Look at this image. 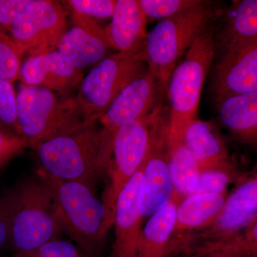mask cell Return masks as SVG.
Instances as JSON below:
<instances>
[{"label":"cell","mask_w":257,"mask_h":257,"mask_svg":"<svg viewBox=\"0 0 257 257\" xmlns=\"http://www.w3.org/2000/svg\"><path fill=\"white\" fill-rule=\"evenodd\" d=\"M35 151L38 172L51 178L94 187L109 173L103 154L102 128L96 122L44 142Z\"/></svg>","instance_id":"cell-1"},{"label":"cell","mask_w":257,"mask_h":257,"mask_svg":"<svg viewBox=\"0 0 257 257\" xmlns=\"http://www.w3.org/2000/svg\"><path fill=\"white\" fill-rule=\"evenodd\" d=\"M45 177L52 190L54 210L62 233L73 240L88 257L97 256L109 228L105 208L96 197L94 187Z\"/></svg>","instance_id":"cell-2"},{"label":"cell","mask_w":257,"mask_h":257,"mask_svg":"<svg viewBox=\"0 0 257 257\" xmlns=\"http://www.w3.org/2000/svg\"><path fill=\"white\" fill-rule=\"evenodd\" d=\"M13 197L11 243L15 257L25 256L57 239L62 231L54 210L47 177L37 172L11 191Z\"/></svg>","instance_id":"cell-3"},{"label":"cell","mask_w":257,"mask_h":257,"mask_svg":"<svg viewBox=\"0 0 257 257\" xmlns=\"http://www.w3.org/2000/svg\"><path fill=\"white\" fill-rule=\"evenodd\" d=\"M214 56V37L205 30L172 72L167 86L171 106L168 147L183 142L187 126L197 118L203 86Z\"/></svg>","instance_id":"cell-4"},{"label":"cell","mask_w":257,"mask_h":257,"mask_svg":"<svg viewBox=\"0 0 257 257\" xmlns=\"http://www.w3.org/2000/svg\"><path fill=\"white\" fill-rule=\"evenodd\" d=\"M22 138L27 147L40 144L88 124L75 96L64 98L45 88L24 85L17 94Z\"/></svg>","instance_id":"cell-5"},{"label":"cell","mask_w":257,"mask_h":257,"mask_svg":"<svg viewBox=\"0 0 257 257\" xmlns=\"http://www.w3.org/2000/svg\"><path fill=\"white\" fill-rule=\"evenodd\" d=\"M214 13L206 5L159 21L147 35L145 60L149 70L166 92L172 72L198 37L206 30Z\"/></svg>","instance_id":"cell-6"},{"label":"cell","mask_w":257,"mask_h":257,"mask_svg":"<svg viewBox=\"0 0 257 257\" xmlns=\"http://www.w3.org/2000/svg\"><path fill=\"white\" fill-rule=\"evenodd\" d=\"M147 68L145 48L106 56L93 67L75 95L86 123L100 119L116 96Z\"/></svg>","instance_id":"cell-7"},{"label":"cell","mask_w":257,"mask_h":257,"mask_svg":"<svg viewBox=\"0 0 257 257\" xmlns=\"http://www.w3.org/2000/svg\"><path fill=\"white\" fill-rule=\"evenodd\" d=\"M152 119V111L123 125L115 135L109 181L101 198L109 229L114 225L119 194L146 160L151 142Z\"/></svg>","instance_id":"cell-8"},{"label":"cell","mask_w":257,"mask_h":257,"mask_svg":"<svg viewBox=\"0 0 257 257\" xmlns=\"http://www.w3.org/2000/svg\"><path fill=\"white\" fill-rule=\"evenodd\" d=\"M67 13L53 0H34L7 30L20 53L37 55L57 50L67 29Z\"/></svg>","instance_id":"cell-9"},{"label":"cell","mask_w":257,"mask_h":257,"mask_svg":"<svg viewBox=\"0 0 257 257\" xmlns=\"http://www.w3.org/2000/svg\"><path fill=\"white\" fill-rule=\"evenodd\" d=\"M161 109L152 114L151 142L139 193V208L143 219L165 208L174 196L169 170V121L164 122Z\"/></svg>","instance_id":"cell-10"},{"label":"cell","mask_w":257,"mask_h":257,"mask_svg":"<svg viewBox=\"0 0 257 257\" xmlns=\"http://www.w3.org/2000/svg\"><path fill=\"white\" fill-rule=\"evenodd\" d=\"M256 220L257 172L240 177L215 220L207 227L184 238L177 245V250L185 253L197 243L229 237Z\"/></svg>","instance_id":"cell-11"},{"label":"cell","mask_w":257,"mask_h":257,"mask_svg":"<svg viewBox=\"0 0 257 257\" xmlns=\"http://www.w3.org/2000/svg\"><path fill=\"white\" fill-rule=\"evenodd\" d=\"M160 94L157 79L147 68L116 96L99 119L102 128L103 154L108 165H111L113 144L119 128L126 123L148 116L158 106L157 100Z\"/></svg>","instance_id":"cell-12"},{"label":"cell","mask_w":257,"mask_h":257,"mask_svg":"<svg viewBox=\"0 0 257 257\" xmlns=\"http://www.w3.org/2000/svg\"><path fill=\"white\" fill-rule=\"evenodd\" d=\"M254 91H257V42L224 47L213 81L216 104L229 96Z\"/></svg>","instance_id":"cell-13"},{"label":"cell","mask_w":257,"mask_h":257,"mask_svg":"<svg viewBox=\"0 0 257 257\" xmlns=\"http://www.w3.org/2000/svg\"><path fill=\"white\" fill-rule=\"evenodd\" d=\"M19 79L24 85L45 88L64 98L74 97L82 82V69L69 64L57 50L29 55Z\"/></svg>","instance_id":"cell-14"},{"label":"cell","mask_w":257,"mask_h":257,"mask_svg":"<svg viewBox=\"0 0 257 257\" xmlns=\"http://www.w3.org/2000/svg\"><path fill=\"white\" fill-rule=\"evenodd\" d=\"M72 26L66 30L57 50L69 64L82 69L99 63L111 48L106 37L105 28L95 20L72 11Z\"/></svg>","instance_id":"cell-15"},{"label":"cell","mask_w":257,"mask_h":257,"mask_svg":"<svg viewBox=\"0 0 257 257\" xmlns=\"http://www.w3.org/2000/svg\"><path fill=\"white\" fill-rule=\"evenodd\" d=\"M145 162L118 197L114 216V241L109 257L138 256L144 219L139 208V193Z\"/></svg>","instance_id":"cell-16"},{"label":"cell","mask_w":257,"mask_h":257,"mask_svg":"<svg viewBox=\"0 0 257 257\" xmlns=\"http://www.w3.org/2000/svg\"><path fill=\"white\" fill-rule=\"evenodd\" d=\"M183 142L195 159L199 172L221 170L238 174L224 141L210 123L197 118L192 120L184 133Z\"/></svg>","instance_id":"cell-17"},{"label":"cell","mask_w":257,"mask_h":257,"mask_svg":"<svg viewBox=\"0 0 257 257\" xmlns=\"http://www.w3.org/2000/svg\"><path fill=\"white\" fill-rule=\"evenodd\" d=\"M227 195V193L194 194L184 198L179 203L168 256L171 250L184 238L207 227L215 220Z\"/></svg>","instance_id":"cell-18"},{"label":"cell","mask_w":257,"mask_h":257,"mask_svg":"<svg viewBox=\"0 0 257 257\" xmlns=\"http://www.w3.org/2000/svg\"><path fill=\"white\" fill-rule=\"evenodd\" d=\"M109 25L105 28L111 48L133 52L145 48L147 17L137 0H116Z\"/></svg>","instance_id":"cell-19"},{"label":"cell","mask_w":257,"mask_h":257,"mask_svg":"<svg viewBox=\"0 0 257 257\" xmlns=\"http://www.w3.org/2000/svg\"><path fill=\"white\" fill-rule=\"evenodd\" d=\"M216 104L221 122L235 138L257 144V91L229 96Z\"/></svg>","instance_id":"cell-20"},{"label":"cell","mask_w":257,"mask_h":257,"mask_svg":"<svg viewBox=\"0 0 257 257\" xmlns=\"http://www.w3.org/2000/svg\"><path fill=\"white\" fill-rule=\"evenodd\" d=\"M179 199L174 194L170 202L149 218L140 238L138 257H167L175 228Z\"/></svg>","instance_id":"cell-21"},{"label":"cell","mask_w":257,"mask_h":257,"mask_svg":"<svg viewBox=\"0 0 257 257\" xmlns=\"http://www.w3.org/2000/svg\"><path fill=\"white\" fill-rule=\"evenodd\" d=\"M185 253L191 257H256L257 220L229 237L197 243Z\"/></svg>","instance_id":"cell-22"},{"label":"cell","mask_w":257,"mask_h":257,"mask_svg":"<svg viewBox=\"0 0 257 257\" xmlns=\"http://www.w3.org/2000/svg\"><path fill=\"white\" fill-rule=\"evenodd\" d=\"M169 170L174 194L179 199L192 195L197 185L199 169L184 142L168 147Z\"/></svg>","instance_id":"cell-23"},{"label":"cell","mask_w":257,"mask_h":257,"mask_svg":"<svg viewBox=\"0 0 257 257\" xmlns=\"http://www.w3.org/2000/svg\"><path fill=\"white\" fill-rule=\"evenodd\" d=\"M224 33V47L257 42V0L237 2Z\"/></svg>","instance_id":"cell-24"},{"label":"cell","mask_w":257,"mask_h":257,"mask_svg":"<svg viewBox=\"0 0 257 257\" xmlns=\"http://www.w3.org/2000/svg\"><path fill=\"white\" fill-rule=\"evenodd\" d=\"M147 18L160 21L172 18L187 10L207 5L200 0H139Z\"/></svg>","instance_id":"cell-25"},{"label":"cell","mask_w":257,"mask_h":257,"mask_svg":"<svg viewBox=\"0 0 257 257\" xmlns=\"http://www.w3.org/2000/svg\"><path fill=\"white\" fill-rule=\"evenodd\" d=\"M22 57L13 39L0 28V79L12 83L19 79Z\"/></svg>","instance_id":"cell-26"},{"label":"cell","mask_w":257,"mask_h":257,"mask_svg":"<svg viewBox=\"0 0 257 257\" xmlns=\"http://www.w3.org/2000/svg\"><path fill=\"white\" fill-rule=\"evenodd\" d=\"M0 126L22 138L19 124L17 94L13 83L0 79Z\"/></svg>","instance_id":"cell-27"},{"label":"cell","mask_w":257,"mask_h":257,"mask_svg":"<svg viewBox=\"0 0 257 257\" xmlns=\"http://www.w3.org/2000/svg\"><path fill=\"white\" fill-rule=\"evenodd\" d=\"M241 176L227 171L221 170H209L199 172L197 187L193 192L194 194H224L227 193L228 186L235 180H239ZM191 196V195H190Z\"/></svg>","instance_id":"cell-28"},{"label":"cell","mask_w":257,"mask_h":257,"mask_svg":"<svg viewBox=\"0 0 257 257\" xmlns=\"http://www.w3.org/2000/svg\"><path fill=\"white\" fill-rule=\"evenodd\" d=\"M62 3L79 14L92 19H106L112 16L116 0H69Z\"/></svg>","instance_id":"cell-29"},{"label":"cell","mask_w":257,"mask_h":257,"mask_svg":"<svg viewBox=\"0 0 257 257\" xmlns=\"http://www.w3.org/2000/svg\"><path fill=\"white\" fill-rule=\"evenodd\" d=\"M20 257H88L69 241L60 239L44 243L35 251Z\"/></svg>","instance_id":"cell-30"},{"label":"cell","mask_w":257,"mask_h":257,"mask_svg":"<svg viewBox=\"0 0 257 257\" xmlns=\"http://www.w3.org/2000/svg\"><path fill=\"white\" fill-rule=\"evenodd\" d=\"M26 147L23 139L0 126V169Z\"/></svg>","instance_id":"cell-31"},{"label":"cell","mask_w":257,"mask_h":257,"mask_svg":"<svg viewBox=\"0 0 257 257\" xmlns=\"http://www.w3.org/2000/svg\"><path fill=\"white\" fill-rule=\"evenodd\" d=\"M33 2L34 0H0V28L7 31Z\"/></svg>","instance_id":"cell-32"},{"label":"cell","mask_w":257,"mask_h":257,"mask_svg":"<svg viewBox=\"0 0 257 257\" xmlns=\"http://www.w3.org/2000/svg\"><path fill=\"white\" fill-rule=\"evenodd\" d=\"M12 192L0 196V251L11 243Z\"/></svg>","instance_id":"cell-33"},{"label":"cell","mask_w":257,"mask_h":257,"mask_svg":"<svg viewBox=\"0 0 257 257\" xmlns=\"http://www.w3.org/2000/svg\"><path fill=\"white\" fill-rule=\"evenodd\" d=\"M256 257H257V256Z\"/></svg>","instance_id":"cell-34"}]
</instances>
